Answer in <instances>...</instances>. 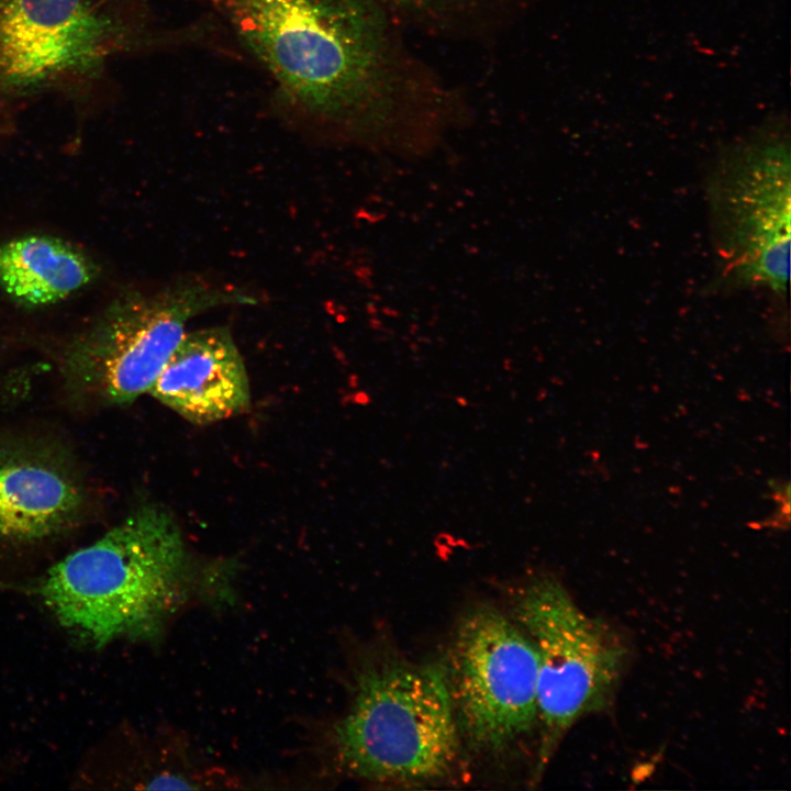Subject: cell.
<instances>
[{
	"label": "cell",
	"instance_id": "cell-1",
	"mask_svg": "<svg viewBox=\"0 0 791 791\" xmlns=\"http://www.w3.org/2000/svg\"><path fill=\"white\" fill-rule=\"evenodd\" d=\"M230 573L199 568L175 521L146 505L57 561L27 589L64 630L100 648L157 637L197 601H229Z\"/></svg>",
	"mask_w": 791,
	"mask_h": 791
},
{
	"label": "cell",
	"instance_id": "cell-2",
	"mask_svg": "<svg viewBox=\"0 0 791 791\" xmlns=\"http://www.w3.org/2000/svg\"><path fill=\"white\" fill-rule=\"evenodd\" d=\"M204 1L290 109L358 136L387 119V37L368 0Z\"/></svg>",
	"mask_w": 791,
	"mask_h": 791
},
{
	"label": "cell",
	"instance_id": "cell-3",
	"mask_svg": "<svg viewBox=\"0 0 791 791\" xmlns=\"http://www.w3.org/2000/svg\"><path fill=\"white\" fill-rule=\"evenodd\" d=\"M331 737L339 766L360 780L416 786L445 779L461 736L444 665L397 657L364 665Z\"/></svg>",
	"mask_w": 791,
	"mask_h": 791
},
{
	"label": "cell",
	"instance_id": "cell-4",
	"mask_svg": "<svg viewBox=\"0 0 791 791\" xmlns=\"http://www.w3.org/2000/svg\"><path fill=\"white\" fill-rule=\"evenodd\" d=\"M143 34L122 0H0V126L47 97H85Z\"/></svg>",
	"mask_w": 791,
	"mask_h": 791
},
{
	"label": "cell",
	"instance_id": "cell-5",
	"mask_svg": "<svg viewBox=\"0 0 791 791\" xmlns=\"http://www.w3.org/2000/svg\"><path fill=\"white\" fill-rule=\"evenodd\" d=\"M513 620L537 656L541 737L536 777L573 724L609 704L626 648L606 623L586 614L548 573L536 575L522 587L514 600Z\"/></svg>",
	"mask_w": 791,
	"mask_h": 791
},
{
	"label": "cell",
	"instance_id": "cell-6",
	"mask_svg": "<svg viewBox=\"0 0 791 791\" xmlns=\"http://www.w3.org/2000/svg\"><path fill=\"white\" fill-rule=\"evenodd\" d=\"M254 302L242 290L205 281L129 292L70 344L64 377L70 390L87 400L132 402L149 392L190 319L212 308Z\"/></svg>",
	"mask_w": 791,
	"mask_h": 791
},
{
	"label": "cell",
	"instance_id": "cell-7",
	"mask_svg": "<svg viewBox=\"0 0 791 791\" xmlns=\"http://www.w3.org/2000/svg\"><path fill=\"white\" fill-rule=\"evenodd\" d=\"M461 738L501 754L537 727V656L527 635L498 609L459 621L444 665Z\"/></svg>",
	"mask_w": 791,
	"mask_h": 791
},
{
	"label": "cell",
	"instance_id": "cell-8",
	"mask_svg": "<svg viewBox=\"0 0 791 791\" xmlns=\"http://www.w3.org/2000/svg\"><path fill=\"white\" fill-rule=\"evenodd\" d=\"M708 189L721 272L734 286L779 294L789 280L790 155L780 137L738 144L717 163Z\"/></svg>",
	"mask_w": 791,
	"mask_h": 791
},
{
	"label": "cell",
	"instance_id": "cell-9",
	"mask_svg": "<svg viewBox=\"0 0 791 791\" xmlns=\"http://www.w3.org/2000/svg\"><path fill=\"white\" fill-rule=\"evenodd\" d=\"M88 502L70 454L53 441L0 437V543L31 544L73 527Z\"/></svg>",
	"mask_w": 791,
	"mask_h": 791
},
{
	"label": "cell",
	"instance_id": "cell-10",
	"mask_svg": "<svg viewBox=\"0 0 791 791\" xmlns=\"http://www.w3.org/2000/svg\"><path fill=\"white\" fill-rule=\"evenodd\" d=\"M149 393L198 424L227 419L249 403L243 358L226 327L186 333Z\"/></svg>",
	"mask_w": 791,
	"mask_h": 791
},
{
	"label": "cell",
	"instance_id": "cell-11",
	"mask_svg": "<svg viewBox=\"0 0 791 791\" xmlns=\"http://www.w3.org/2000/svg\"><path fill=\"white\" fill-rule=\"evenodd\" d=\"M92 263L68 243L30 235L0 245V287L26 307L56 303L87 286Z\"/></svg>",
	"mask_w": 791,
	"mask_h": 791
},
{
	"label": "cell",
	"instance_id": "cell-12",
	"mask_svg": "<svg viewBox=\"0 0 791 791\" xmlns=\"http://www.w3.org/2000/svg\"><path fill=\"white\" fill-rule=\"evenodd\" d=\"M773 498L778 501V508L772 513L768 521L772 522V526H784L789 525L790 517V503H789V482H775L772 486Z\"/></svg>",
	"mask_w": 791,
	"mask_h": 791
},
{
	"label": "cell",
	"instance_id": "cell-13",
	"mask_svg": "<svg viewBox=\"0 0 791 791\" xmlns=\"http://www.w3.org/2000/svg\"><path fill=\"white\" fill-rule=\"evenodd\" d=\"M390 1L404 2V3H419V2L426 1V0H390Z\"/></svg>",
	"mask_w": 791,
	"mask_h": 791
}]
</instances>
